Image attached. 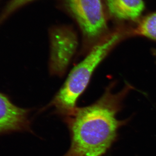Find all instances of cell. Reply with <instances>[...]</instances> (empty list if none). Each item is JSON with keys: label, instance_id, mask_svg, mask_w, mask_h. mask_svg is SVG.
<instances>
[{"label": "cell", "instance_id": "1", "mask_svg": "<svg viewBox=\"0 0 156 156\" xmlns=\"http://www.w3.org/2000/svg\"><path fill=\"white\" fill-rule=\"evenodd\" d=\"M64 116L71 144L63 156H101L114 140L119 122L107 97Z\"/></svg>", "mask_w": 156, "mask_h": 156}, {"label": "cell", "instance_id": "2", "mask_svg": "<svg viewBox=\"0 0 156 156\" xmlns=\"http://www.w3.org/2000/svg\"><path fill=\"white\" fill-rule=\"evenodd\" d=\"M118 39L117 36H113L98 44L72 70L62 87L50 104L59 113L64 115L76 107L78 98L87 88L94 71Z\"/></svg>", "mask_w": 156, "mask_h": 156}, {"label": "cell", "instance_id": "3", "mask_svg": "<svg viewBox=\"0 0 156 156\" xmlns=\"http://www.w3.org/2000/svg\"><path fill=\"white\" fill-rule=\"evenodd\" d=\"M75 20L83 39L84 51H90L107 29L101 0H63Z\"/></svg>", "mask_w": 156, "mask_h": 156}, {"label": "cell", "instance_id": "4", "mask_svg": "<svg viewBox=\"0 0 156 156\" xmlns=\"http://www.w3.org/2000/svg\"><path fill=\"white\" fill-rule=\"evenodd\" d=\"M49 67L54 75L65 73L77 50L78 40L75 33L66 27H56L50 32Z\"/></svg>", "mask_w": 156, "mask_h": 156}, {"label": "cell", "instance_id": "5", "mask_svg": "<svg viewBox=\"0 0 156 156\" xmlns=\"http://www.w3.org/2000/svg\"><path fill=\"white\" fill-rule=\"evenodd\" d=\"M29 111L18 107L9 98L0 93V134L31 131Z\"/></svg>", "mask_w": 156, "mask_h": 156}, {"label": "cell", "instance_id": "6", "mask_svg": "<svg viewBox=\"0 0 156 156\" xmlns=\"http://www.w3.org/2000/svg\"><path fill=\"white\" fill-rule=\"evenodd\" d=\"M110 13L121 20H134L141 14L144 4L143 0H106Z\"/></svg>", "mask_w": 156, "mask_h": 156}, {"label": "cell", "instance_id": "7", "mask_svg": "<svg viewBox=\"0 0 156 156\" xmlns=\"http://www.w3.org/2000/svg\"><path fill=\"white\" fill-rule=\"evenodd\" d=\"M136 33L156 40V12L150 14L141 21Z\"/></svg>", "mask_w": 156, "mask_h": 156}, {"label": "cell", "instance_id": "8", "mask_svg": "<svg viewBox=\"0 0 156 156\" xmlns=\"http://www.w3.org/2000/svg\"><path fill=\"white\" fill-rule=\"evenodd\" d=\"M34 0H9V3L0 16V22L20 7Z\"/></svg>", "mask_w": 156, "mask_h": 156}]
</instances>
